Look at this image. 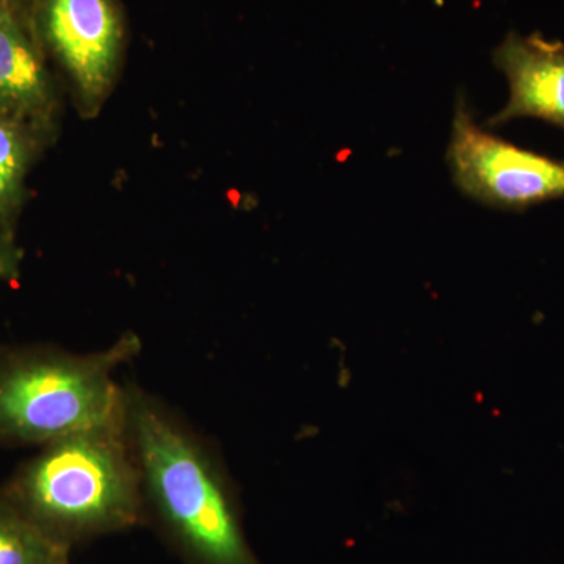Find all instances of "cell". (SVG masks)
Returning <instances> with one entry per match:
<instances>
[{
	"label": "cell",
	"instance_id": "obj_1",
	"mask_svg": "<svg viewBox=\"0 0 564 564\" xmlns=\"http://www.w3.org/2000/svg\"><path fill=\"white\" fill-rule=\"evenodd\" d=\"M124 430L140 467L148 522L182 564H261L217 452L180 414L126 386Z\"/></svg>",
	"mask_w": 564,
	"mask_h": 564
},
{
	"label": "cell",
	"instance_id": "obj_2",
	"mask_svg": "<svg viewBox=\"0 0 564 564\" xmlns=\"http://www.w3.org/2000/svg\"><path fill=\"white\" fill-rule=\"evenodd\" d=\"M0 496L70 547L148 524L124 421L43 445Z\"/></svg>",
	"mask_w": 564,
	"mask_h": 564
},
{
	"label": "cell",
	"instance_id": "obj_3",
	"mask_svg": "<svg viewBox=\"0 0 564 564\" xmlns=\"http://www.w3.org/2000/svg\"><path fill=\"white\" fill-rule=\"evenodd\" d=\"M140 351L133 333L84 355L54 348L0 351V448L43 447L124 421L126 389L115 372Z\"/></svg>",
	"mask_w": 564,
	"mask_h": 564
},
{
	"label": "cell",
	"instance_id": "obj_4",
	"mask_svg": "<svg viewBox=\"0 0 564 564\" xmlns=\"http://www.w3.org/2000/svg\"><path fill=\"white\" fill-rule=\"evenodd\" d=\"M445 159L459 192L494 209L521 212L564 198V161L492 135L464 98L455 104Z\"/></svg>",
	"mask_w": 564,
	"mask_h": 564
},
{
	"label": "cell",
	"instance_id": "obj_5",
	"mask_svg": "<svg viewBox=\"0 0 564 564\" xmlns=\"http://www.w3.org/2000/svg\"><path fill=\"white\" fill-rule=\"evenodd\" d=\"M44 32L82 101L98 109L120 63L122 25L111 0H43Z\"/></svg>",
	"mask_w": 564,
	"mask_h": 564
},
{
	"label": "cell",
	"instance_id": "obj_6",
	"mask_svg": "<svg viewBox=\"0 0 564 564\" xmlns=\"http://www.w3.org/2000/svg\"><path fill=\"white\" fill-rule=\"evenodd\" d=\"M492 63L507 77L510 98L486 124L538 118L564 129V46L540 35L510 33L492 52Z\"/></svg>",
	"mask_w": 564,
	"mask_h": 564
},
{
	"label": "cell",
	"instance_id": "obj_7",
	"mask_svg": "<svg viewBox=\"0 0 564 564\" xmlns=\"http://www.w3.org/2000/svg\"><path fill=\"white\" fill-rule=\"evenodd\" d=\"M46 101L39 57L10 18L0 28V109L36 110Z\"/></svg>",
	"mask_w": 564,
	"mask_h": 564
},
{
	"label": "cell",
	"instance_id": "obj_8",
	"mask_svg": "<svg viewBox=\"0 0 564 564\" xmlns=\"http://www.w3.org/2000/svg\"><path fill=\"white\" fill-rule=\"evenodd\" d=\"M70 549L0 496V564H70Z\"/></svg>",
	"mask_w": 564,
	"mask_h": 564
},
{
	"label": "cell",
	"instance_id": "obj_9",
	"mask_svg": "<svg viewBox=\"0 0 564 564\" xmlns=\"http://www.w3.org/2000/svg\"><path fill=\"white\" fill-rule=\"evenodd\" d=\"M28 143L13 122L0 118V206L20 188L28 166Z\"/></svg>",
	"mask_w": 564,
	"mask_h": 564
},
{
	"label": "cell",
	"instance_id": "obj_10",
	"mask_svg": "<svg viewBox=\"0 0 564 564\" xmlns=\"http://www.w3.org/2000/svg\"><path fill=\"white\" fill-rule=\"evenodd\" d=\"M14 272H17V259H14L13 251L0 242V280L13 276Z\"/></svg>",
	"mask_w": 564,
	"mask_h": 564
},
{
	"label": "cell",
	"instance_id": "obj_11",
	"mask_svg": "<svg viewBox=\"0 0 564 564\" xmlns=\"http://www.w3.org/2000/svg\"><path fill=\"white\" fill-rule=\"evenodd\" d=\"M10 18V14L2 9V6H0V28H2V25L6 24V22L9 21Z\"/></svg>",
	"mask_w": 564,
	"mask_h": 564
}]
</instances>
